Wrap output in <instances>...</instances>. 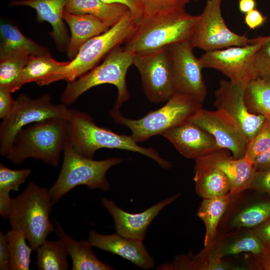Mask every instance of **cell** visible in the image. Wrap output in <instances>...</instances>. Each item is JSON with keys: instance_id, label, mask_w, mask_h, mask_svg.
<instances>
[{"instance_id": "7402d4cb", "label": "cell", "mask_w": 270, "mask_h": 270, "mask_svg": "<svg viewBox=\"0 0 270 270\" xmlns=\"http://www.w3.org/2000/svg\"><path fill=\"white\" fill-rule=\"evenodd\" d=\"M54 220L56 233L62 242L72 258V270H114L108 264L99 260L92 252L94 246L88 240H76Z\"/></svg>"}, {"instance_id": "52a82bcc", "label": "cell", "mask_w": 270, "mask_h": 270, "mask_svg": "<svg viewBox=\"0 0 270 270\" xmlns=\"http://www.w3.org/2000/svg\"><path fill=\"white\" fill-rule=\"evenodd\" d=\"M133 64V55L118 46L112 50L103 62L76 80L68 82L60 96L66 106L73 104L84 93L96 86L111 84L118 90V96L112 108L120 110L130 96L126 82L129 68Z\"/></svg>"}, {"instance_id": "f546056e", "label": "cell", "mask_w": 270, "mask_h": 270, "mask_svg": "<svg viewBox=\"0 0 270 270\" xmlns=\"http://www.w3.org/2000/svg\"><path fill=\"white\" fill-rule=\"evenodd\" d=\"M32 172L30 169L12 170L0 164V214L8 218L12 198L10 196L12 190L18 192L20 186L24 182Z\"/></svg>"}, {"instance_id": "83f0119b", "label": "cell", "mask_w": 270, "mask_h": 270, "mask_svg": "<svg viewBox=\"0 0 270 270\" xmlns=\"http://www.w3.org/2000/svg\"><path fill=\"white\" fill-rule=\"evenodd\" d=\"M30 54L14 52L0 58V88L14 92L22 86V77Z\"/></svg>"}, {"instance_id": "ba28073f", "label": "cell", "mask_w": 270, "mask_h": 270, "mask_svg": "<svg viewBox=\"0 0 270 270\" xmlns=\"http://www.w3.org/2000/svg\"><path fill=\"white\" fill-rule=\"evenodd\" d=\"M64 160L58 178L48 190L54 204L79 186L107 191L110 186L106 178L108 171L120 164L123 159L112 158L94 160L78 153L68 142L64 150Z\"/></svg>"}, {"instance_id": "8d00e7d4", "label": "cell", "mask_w": 270, "mask_h": 270, "mask_svg": "<svg viewBox=\"0 0 270 270\" xmlns=\"http://www.w3.org/2000/svg\"><path fill=\"white\" fill-rule=\"evenodd\" d=\"M254 64L258 78L270 82V41L264 42L256 52Z\"/></svg>"}, {"instance_id": "5b68a950", "label": "cell", "mask_w": 270, "mask_h": 270, "mask_svg": "<svg viewBox=\"0 0 270 270\" xmlns=\"http://www.w3.org/2000/svg\"><path fill=\"white\" fill-rule=\"evenodd\" d=\"M136 20L130 10L115 24L87 41L70 63L42 82L40 86L64 80L69 82L89 72L116 47L126 42L134 32Z\"/></svg>"}, {"instance_id": "e0dca14e", "label": "cell", "mask_w": 270, "mask_h": 270, "mask_svg": "<svg viewBox=\"0 0 270 270\" xmlns=\"http://www.w3.org/2000/svg\"><path fill=\"white\" fill-rule=\"evenodd\" d=\"M162 136L188 158L196 160L220 148L211 134L190 120L168 130Z\"/></svg>"}, {"instance_id": "4fadbf2b", "label": "cell", "mask_w": 270, "mask_h": 270, "mask_svg": "<svg viewBox=\"0 0 270 270\" xmlns=\"http://www.w3.org/2000/svg\"><path fill=\"white\" fill-rule=\"evenodd\" d=\"M190 41L168 46L174 93L188 95L203 104L206 86L203 78L200 58L194 54Z\"/></svg>"}, {"instance_id": "74e56055", "label": "cell", "mask_w": 270, "mask_h": 270, "mask_svg": "<svg viewBox=\"0 0 270 270\" xmlns=\"http://www.w3.org/2000/svg\"><path fill=\"white\" fill-rule=\"evenodd\" d=\"M251 188L266 192L270 195V168L256 171Z\"/></svg>"}, {"instance_id": "d590c367", "label": "cell", "mask_w": 270, "mask_h": 270, "mask_svg": "<svg viewBox=\"0 0 270 270\" xmlns=\"http://www.w3.org/2000/svg\"><path fill=\"white\" fill-rule=\"evenodd\" d=\"M270 148V120L264 122L257 134L248 142L246 154L252 162L261 153Z\"/></svg>"}, {"instance_id": "30bf717a", "label": "cell", "mask_w": 270, "mask_h": 270, "mask_svg": "<svg viewBox=\"0 0 270 270\" xmlns=\"http://www.w3.org/2000/svg\"><path fill=\"white\" fill-rule=\"evenodd\" d=\"M222 0H206L204 10L198 15L190 42L193 47L206 52L234 46L256 43L254 38L232 31L222 16Z\"/></svg>"}, {"instance_id": "e575fe53", "label": "cell", "mask_w": 270, "mask_h": 270, "mask_svg": "<svg viewBox=\"0 0 270 270\" xmlns=\"http://www.w3.org/2000/svg\"><path fill=\"white\" fill-rule=\"evenodd\" d=\"M189 2L190 0H140L142 10L140 17L184 10Z\"/></svg>"}, {"instance_id": "bcb514c9", "label": "cell", "mask_w": 270, "mask_h": 270, "mask_svg": "<svg viewBox=\"0 0 270 270\" xmlns=\"http://www.w3.org/2000/svg\"><path fill=\"white\" fill-rule=\"evenodd\" d=\"M256 256L258 257L260 267L262 270H270V252L264 251Z\"/></svg>"}, {"instance_id": "b9f144b4", "label": "cell", "mask_w": 270, "mask_h": 270, "mask_svg": "<svg viewBox=\"0 0 270 270\" xmlns=\"http://www.w3.org/2000/svg\"><path fill=\"white\" fill-rule=\"evenodd\" d=\"M10 264V252L6 234L0 232V270H8Z\"/></svg>"}, {"instance_id": "d4e9b609", "label": "cell", "mask_w": 270, "mask_h": 270, "mask_svg": "<svg viewBox=\"0 0 270 270\" xmlns=\"http://www.w3.org/2000/svg\"><path fill=\"white\" fill-rule=\"evenodd\" d=\"M0 36V58L18 51L35 56L50 54L48 48L26 36L17 26L10 22H1Z\"/></svg>"}, {"instance_id": "f35d334b", "label": "cell", "mask_w": 270, "mask_h": 270, "mask_svg": "<svg viewBox=\"0 0 270 270\" xmlns=\"http://www.w3.org/2000/svg\"><path fill=\"white\" fill-rule=\"evenodd\" d=\"M11 92L0 88V118L2 120L8 116L14 108L16 100L11 95Z\"/></svg>"}, {"instance_id": "8fae6325", "label": "cell", "mask_w": 270, "mask_h": 270, "mask_svg": "<svg viewBox=\"0 0 270 270\" xmlns=\"http://www.w3.org/2000/svg\"><path fill=\"white\" fill-rule=\"evenodd\" d=\"M133 64L140 74L149 100L155 104L165 102L174 94L168 47L133 55Z\"/></svg>"}, {"instance_id": "5bb4252c", "label": "cell", "mask_w": 270, "mask_h": 270, "mask_svg": "<svg viewBox=\"0 0 270 270\" xmlns=\"http://www.w3.org/2000/svg\"><path fill=\"white\" fill-rule=\"evenodd\" d=\"M246 85L222 80L214 92V105L228 116L248 140L262 128L265 118L249 112L244 100Z\"/></svg>"}, {"instance_id": "7c38bea8", "label": "cell", "mask_w": 270, "mask_h": 270, "mask_svg": "<svg viewBox=\"0 0 270 270\" xmlns=\"http://www.w3.org/2000/svg\"><path fill=\"white\" fill-rule=\"evenodd\" d=\"M256 38L258 42L206 52L200 58L202 68L216 70L230 81L247 85L250 80L258 78L254 58L264 42L259 36Z\"/></svg>"}, {"instance_id": "484cf974", "label": "cell", "mask_w": 270, "mask_h": 270, "mask_svg": "<svg viewBox=\"0 0 270 270\" xmlns=\"http://www.w3.org/2000/svg\"><path fill=\"white\" fill-rule=\"evenodd\" d=\"M204 249L221 258L244 252H250L257 256L264 252L263 246L254 230L229 236L220 242L214 240L211 246Z\"/></svg>"}, {"instance_id": "1f68e13d", "label": "cell", "mask_w": 270, "mask_h": 270, "mask_svg": "<svg viewBox=\"0 0 270 270\" xmlns=\"http://www.w3.org/2000/svg\"><path fill=\"white\" fill-rule=\"evenodd\" d=\"M244 100L250 112L270 120V82L260 78L250 80L245 88Z\"/></svg>"}, {"instance_id": "9c48e42d", "label": "cell", "mask_w": 270, "mask_h": 270, "mask_svg": "<svg viewBox=\"0 0 270 270\" xmlns=\"http://www.w3.org/2000/svg\"><path fill=\"white\" fill-rule=\"evenodd\" d=\"M15 100L14 110L0 125V154L2 156L8 154L17 134L23 128L50 118L68 120L69 116L70 109L66 105L54 104L47 93L36 99L20 94Z\"/></svg>"}, {"instance_id": "4316f807", "label": "cell", "mask_w": 270, "mask_h": 270, "mask_svg": "<svg viewBox=\"0 0 270 270\" xmlns=\"http://www.w3.org/2000/svg\"><path fill=\"white\" fill-rule=\"evenodd\" d=\"M231 198L229 194L219 197L203 198L197 215L204 222L206 227L204 248L209 247L214 241L219 222Z\"/></svg>"}, {"instance_id": "2e32d148", "label": "cell", "mask_w": 270, "mask_h": 270, "mask_svg": "<svg viewBox=\"0 0 270 270\" xmlns=\"http://www.w3.org/2000/svg\"><path fill=\"white\" fill-rule=\"evenodd\" d=\"M180 196V193L176 194L136 214L124 210L106 198L102 199V204L113 218L116 233L126 238L143 241L152 221L164 208L174 202Z\"/></svg>"}, {"instance_id": "3957f363", "label": "cell", "mask_w": 270, "mask_h": 270, "mask_svg": "<svg viewBox=\"0 0 270 270\" xmlns=\"http://www.w3.org/2000/svg\"><path fill=\"white\" fill-rule=\"evenodd\" d=\"M68 122L63 118H50L29 124L17 134L6 157L15 164L32 158L56 166L68 140Z\"/></svg>"}, {"instance_id": "44dd1931", "label": "cell", "mask_w": 270, "mask_h": 270, "mask_svg": "<svg viewBox=\"0 0 270 270\" xmlns=\"http://www.w3.org/2000/svg\"><path fill=\"white\" fill-rule=\"evenodd\" d=\"M63 18L70 30V42L66 50L70 60L74 58L80 48L87 41L112 26L89 14H76L64 11Z\"/></svg>"}, {"instance_id": "4dcf8cb0", "label": "cell", "mask_w": 270, "mask_h": 270, "mask_svg": "<svg viewBox=\"0 0 270 270\" xmlns=\"http://www.w3.org/2000/svg\"><path fill=\"white\" fill-rule=\"evenodd\" d=\"M36 264L39 270H66L68 268V252L62 242L46 240L37 249Z\"/></svg>"}, {"instance_id": "7bdbcfd3", "label": "cell", "mask_w": 270, "mask_h": 270, "mask_svg": "<svg viewBox=\"0 0 270 270\" xmlns=\"http://www.w3.org/2000/svg\"><path fill=\"white\" fill-rule=\"evenodd\" d=\"M106 4H119L126 6L132 15L137 20L142 15L140 0H100Z\"/></svg>"}, {"instance_id": "d6a6232c", "label": "cell", "mask_w": 270, "mask_h": 270, "mask_svg": "<svg viewBox=\"0 0 270 270\" xmlns=\"http://www.w3.org/2000/svg\"><path fill=\"white\" fill-rule=\"evenodd\" d=\"M6 235L10 252V270H30L31 254L34 250L27 244L24 234L20 230L11 228Z\"/></svg>"}, {"instance_id": "d6986e66", "label": "cell", "mask_w": 270, "mask_h": 270, "mask_svg": "<svg viewBox=\"0 0 270 270\" xmlns=\"http://www.w3.org/2000/svg\"><path fill=\"white\" fill-rule=\"evenodd\" d=\"M88 240L94 246L117 254L140 268L148 270L154 268V260L142 241L126 238L117 233L101 234L94 230L90 232Z\"/></svg>"}, {"instance_id": "ee69618b", "label": "cell", "mask_w": 270, "mask_h": 270, "mask_svg": "<svg viewBox=\"0 0 270 270\" xmlns=\"http://www.w3.org/2000/svg\"><path fill=\"white\" fill-rule=\"evenodd\" d=\"M256 171L270 168V148L258 154L253 161Z\"/></svg>"}, {"instance_id": "ac0fdd59", "label": "cell", "mask_w": 270, "mask_h": 270, "mask_svg": "<svg viewBox=\"0 0 270 270\" xmlns=\"http://www.w3.org/2000/svg\"><path fill=\"white\" fill-rule=\"evenodd\" d=\"M230 152L220 148L199 158L224 174L230 184V194L232 196L251 188L256 170L252 160L248 156L236 158L230 156Z\"/></svg>"}, {"instance_id": "7dc6e473", "label": "cell", "mask_w": 270, "mask_h": 270, "mask_svg": "<svg viewBox=\"0 0 270 270\" xmlns=\"http://www.w3.org/2000/svg\"><path fill=\"white\" fill-rule=\"evenodd\" d=\"M260 38L264 42L270 41V36H260Z\"/></svg>"}, {"instance_id": "9a60e30c", "label": "cell", "mask_w": 270, "mask_h": 270, "mask_svg": "<svg viewBox=\"0 0 270 270\" xmlns=\"http://www.w3.org/2000/svg\"><path fill=\"white\" fill-rule=\"evenodd\" d=\"M190 121L211 134L218 146L240 158L246 154L248 140L234 122L220 110L200 108Z\"/></svg>"}, {"instance_id": "c3c4849f", "label": "cell", "mask_w": 270, "mask_h": 270, "mask_svg": "<svg viewBox=\"0 0 270 270\" xmlns=\"http://www.w3.org/2000/svg\"></svg>"}, {"instance_id": "836d02e7", "label": "cell", "mask_w": 270, "mask_h": 270, "mask_svg": "<svg viewBox=\"0 0 270 270\" xmlns=\"http://www.w3.org/2000/svg\"><path fill=\"white\" fill-rule=\"evenodd\" d=\"M270 218V202L251 204L242 210L233 218L230 225L236 228H253Z\"/></svg>"}, {"instance_id": "6da1fadb", "label": "cell", "mask_w": 270, "mask_h": 270, "mask_svg": "<svg viewBox=\"0 0 270 270\" xmlns=\"http://www.w3.org/2000/svg\"><path fill=\"white\" fill-rule=\"evenodd\" d=\"M198 18L185 9L142 16L124 48L135 55L190 41Z\"/></svg>"}, {"instance_id": "8992f818", "label": "cell", "mask_w": 270, "mask_h": 270, "mask_svg": "<svg viewBox=\"0 0 270 270\" xmlns=\"http://www.w3.org/2000/svg\"><path fill=\"white\" fill-rule=\"evenodd\" d=\"M202 108V104L192 97L174 93L159 109L139 119L124 117L120 110L112 108L110 116L116 123L128 128L136 142L148 140L190 120Z\"/></svg>"}, {"instance_id": "603a6c76", "label": "cell", "mask_w": 270, "mask_h": 270, "mask_svg": "<svg viewBox=\"0 0 270 270\" xmlns=\"http://www.w3.org/2000/svg\"><path fill=\"white\" fill-rule=\"evenodd\" d=\"M194 180L196 194L202 198L219 197L230 194V188L224 174L200 158L195 160Z\"/></svg>"}, {"instance_id": "ffe728a7", "label": "cell", "mask_w": 270, "mask_h": 270, "mask_svg": "<svg viewBox=\"0 0 270 270\" xmlns=\"http://www.w3.org/2000/svg\"><path fill=\"white\" fill-rule=\"evenodd\" d=\"M68 0H12L8 6H26L34 9L38 22H48L52 30L50 35L53 38L57 49L66 51L70 36L64 20V14Z\"/></svg>"}, {"instance_id": "277c9868", "label": "cell", "mask_w": 270, "mask_h": 270, "mask_svg": "<svg viewBox=\"0 0 270 270\" xmlns=\"http://www.w3.org/2000/svg\"><path fill=\"white\" fill-rule=\"evenodd\" d=\"M52 205L49 190L33 182L12 198L8 218L11 228L22 231L34 250L55 230L50 219Z\"/></svg>"}, {"instance_id": "cb8c5ba5", "label": "cell", "mask_w": 270, "mask_h": 270, "mask_svg": "<svg viewBox=\"0 0 270 270\" xmlns=\"http://www.w3.org/2000/svg\"><path fill=\"white\" fill-rule=\"evenodd\" d=\"M129 8L119 4H106L100 0H68L65 12L72 14L92 15L111 26L117 23Z\"/></svg>"}, {"instance_id": "60d3db41", "label": "cell", "mask_w": 270, "mask_h": 270, "mask_svg": "<svg viewBox=\"0 0 270 270\" xmlns=\"http://www.w3.org/2000/svg\"><path fill=\"white\" fill-rule=\"evenodd\" d=\"M266 20V17L255 8L246 14L244 22L250 29L254 30L262 26Z\"/></svg>"}, {"instance_id": "f1b7e54d", "label": "cell", "mask_w": 270, "mask_h": 270, "mask_svg": "<svg viewBox=\"0 0 270 270\" xmlns=\"http://www.w3.org/2000/svg\"><path fill=\"white\" fill-rule=\"evenodd\" d=\"M68 62H58L51 54L30 55L22 77V85L34 82L40 85L44 80L67 66Z\"/></svg>"}, {"instance_id": "ab89813d", "label": "cell", "mask_w": 270, "mask_h": 270, "mask_svg": "<svg viewBox=\"0 0 270 270\" xmlns=\"http://www.w3.org/2000/svg\"><path fill=\"white\" fill-rule=\"evenodd\" d=\"M254 232L260 240L264 251L270 252V218L258 226Z\"/></svg>"}, {"instance_id": "7a4b0ae2", "label": "cell", "mask_w": 270, "mask_h": 270, "mask_svg": "<svg viewBox=\"0 0 270 270\" xmlns=\"http://www.w3.org/2000/svg\"><path fill=\"white\" fill-rule=\"evenodd\" d=\"M68 142L80 154L92 158L102 148L124 150L142 154L155 161L162 168L168 169L172 163L162 158L152 148L139 146L131 135L119 134L97 126L88 113L70 109Z\"/></svg>"}, {"instance_id": "f6af8a7d", "label": "cell", "mask_w": 270, "mask_h": 270, "mask_svg": "<svg viewBox=\"0 0 270 270\" xmlns=\"http://www.w3.org/2000/svg\"><path fill=\"white\" fill-rule=\"evenodd\" d=\"M256 5V0H238V9L244 14L255 9Z\"/></svg>"}]
</instances>
